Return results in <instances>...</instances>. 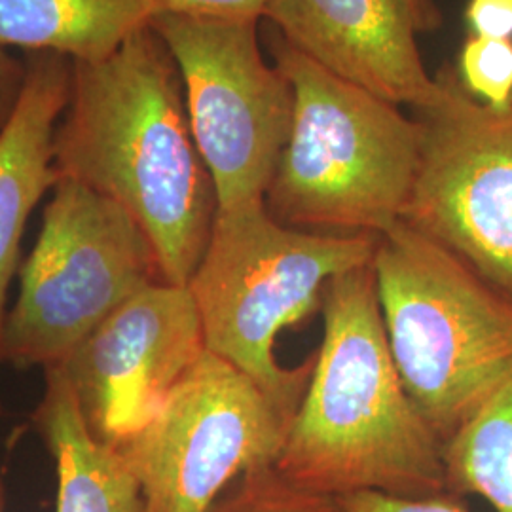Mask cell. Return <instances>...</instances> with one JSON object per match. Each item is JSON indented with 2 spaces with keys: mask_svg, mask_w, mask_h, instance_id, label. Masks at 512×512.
<instances>
[{
  "mask_svg": "<svg viewBox=\"0 0 512 512\" xmlns=\"http://www.w3.org/2000/svg\"><path fill=\"white\" fill-rule=\"evenodd\" d=\"M442 459L450 494L512 512V378L444 442Z\"/></svg>",
  "mask_w": 512,
  "mask_h": 512,
  "instance_id": "cell-15",
  "label": "cell"
},
{
  "mask_svg": "<svg viewBox=\"0 0 512 512\" xmlns=\"http://www.w3.org/2000/svg\"><path fill=\"white\" fill-rule=\"evenodd\" d=\"M275 65L294 93L293 124L266 207L313 232L382 236L399 224L421 162V126L399 105L329 73L272 40Z\"/></svg>",
  "mask_w": 512,
  "mask_h": 512,
  "instance_id": "cell-3",
  "label": "cell"
},
{
  "mask_svg": "<svg viewBox=\"0 0 512 512\" xmlns=\"http://www.w3.org/2000/svg\"><path fill=\"white\" fill-rule=\"evenodd\" d=\"M321 310L323 342L275 471L327 497L450 494L444 442L408 395L387 344L372 264L332 279Z\"/></svg>",
  "mask_w": 512,
  "mask_h": 512,
  "instance_id": "cell-2",
  "label": "cell"
},
{
  "mask_svg": "<svg viewBox=\"0 0 512 512\" xmlns=\"http://www.w3.org/2000/svg\"><path fill=\"white\" fill-rule=\"evenodd\" d=\"M162 279L154 251L128 213L59 177L42 228L19 268V294L0 330V361L50 370L112 311Z\"/></svg>",
  "mask_w": 512,
  "mask_h": 512,
  "instance_id": "cell-6",
  "label": "cell"
},
{
  "mask_svg": "<svg viewBox=\"0 0 512 512\" xmlns=\"http://www.w3.org/2000/svg\"><path fill=\"white\" fill-rule=\"evenodd\" d=\"M404 387L442 442L512 378V300L401 220L372 258Z\"/></svg>",
  "mask_w": 512,
  "mask_h": 512,
  "instance_id": "cell-5",
  "label": "cell"
},
{
  "mask_svg": "<svg viewBox=\"0 0 512 512\" xmlns=\"http://www.w3.org/2000/svg\"><path fill=\"white\" fill-rule=\"evenodd\" d=\"M334 512H469L458 501V495L440 494L429 497L385 494V492H353L334 497Z\"/></svg>",
  "mask_w": 512,
  "mask_h": 512,
  "instance_id": "cell-18",
  "label": "cell"
},
{
  "mask_svg": "<svg viewBox=\"0 0 512 512\" xmlns=\"http://www.w3.org/2000/svg\"><path fill=\"white\" fill-rule=\"evenodd\" d=\"M258 21L160 14L148 23L181 74L219 209L266 202L293 124V86L260 54Z\"/></svg>",
  "mask_w": 512,
  "mask_h": 512,
  "instance_id": "cell-7",
  "label": "cell"
},
{
  "mask_svg": "<svg viewBox=\"0 0 512 512\" xmlns=\"http://www.w3.org/2000/svg\"><path fill=\"white\" fill-rule=\"evenodd\" d=\"M395 4L416 33H431L442 25V12L437 0H395Z\"/></svg>",
  "mask_w": 512,
  "mask_h": 512,
  "instance_id": "cell-22",
  "label": "cell"
},
{
  "mask_svg": "<svg viewBox=\"0 0 512 512\" xmlns=\"http://www.w3.org/2000/svg\"><path fill=\"white\" fill-rule=\"evenodd\" d=\"M416 109L421 162L403 220L512 300V105L494 109L442 71Z\"/></svg>",
  "mask_w": 512,
  "mask_h": 512,
  "instance_id": "cell-9",
  "label": "cell"
},
{
  "mask_svg": "<svg viewBox=\"0 0 512 512\" xmlns=\"http://www.w3.org/2000/svg\"><path fill=\"white\" fill-rule=\"evenodd\" d=\"M205 351L190 289L158 279L112 311L55 368L88 433L118 448L152 418Z\"/></svg>",
  "mask_w": 512,
  "mask_h": 512,
  "instance_id": "cell-10",
  "label": "cell"
},
{
  "mask_svg": "<svg viewBox=\"0 0 512 512\" xmlns=\"http://www.w3.org/2000/svg\"><path fill=\"white\" fill-rule=\"evenodd\" d=\"M287 423L247 374L205 351L116 450L145 512H211L232 482L274 467Z\"/></svg>",
  "mask_w": 512,
  "mask_h": 512,
  "instance_id": "cell-8",
  "label": "cell"
},
{
  "mask_svg": "<svg viewBox=\"0 0 512 512\" xmlns=\"http://www.w3.org/2000/svg\"><path fill=\"white\" fill-rule=\"evenodd\" d=\"M150 16L175 14L190 18L262 19L268 0H145ZM150 18V19H152Z\"/></svg>",
  "mask_w": 512,
  "mask_h": 512,
  "instance_id": "cell-19",
  "label": "cell"
},
{
  "mask_svg": "<svg viewBox=\"0 0 512 512\" xmlns=\"http://www.w3.org/2000/svg\"><path fill=\"white\" fill-rule=\"evenodd\" d=\"M150 18L145 0H0V48L101 61Z\"/></svg>",
  "mask_w": 512,
  "mask_h": 512,
  "instance_id": "cell-14",
  "label": "cell"
},
{
  "mask_svg": "<svg viewBox=\"0 0 512 512\" xmlns=\"http://www.w3.org/2000/svg\"><path fill=\"white\" fill-rule=\"evenodd\" d=\"M211 512H334V497L304 490L275 467H264L241 476Z\"/></svg>",
  "mask_w": 512,
  "mask_h": 512,
  "instance_id": "cell-16",
  "label": "cell"
},
{
  "mask_svg": "<svg viewBox=\"0 0 512 512\" xmlns=\"http://www.w3.org/2000/svg\"><path fill=\"white\" fill-rule=\"evenodd\" d=\"M459 82L478 101L507 109L512 105V38L469 37L459 54Z\"/></svg>",
  "mask_w": 512,
  "mask_h": 512,
  "instance_id": "cell-17",
  "label": "cell"
},
{
  "mask_svg": "<svg viewBox=\"0 0 512 512\" xmlns=\"http://www.w3.org/2000/svg\"><path fill=\"white\" fill-rule=\"evenodd\" d=\"M0 507H2V492H0Z\"/></svg>",
  "mask_w": 512,
  "mask_h": 512,
  "instance_id": "cell-23",
  "label": "cell"
},
{
  "mask_svg": "<svg viewBox=\"0 0 512 512\" xmlns=\"http://www.w3.org/2000/svg\"><path fill=\"white\" fill-rule=\"evenodd\" d=\"M378 236L330 234L275 220L266 202L219 209L188 289L205 348L247 374L291 420L310 378L275 357L279 334L321 308L330 281L372 264Z\"/></svg>",
  "mask_w": 512,
  "mask_h": 512,
  "instance_id": "cell-4",
  "label": "cell"
},
{
  "mask_svg": "<svg viewBox=\"0 0 512 512\" xmlns=\"http://www.w3.org/2000/svg\"><path fill=\"white\" fill-rule=\"evenodd\" d=\"M465 19L471 37L512 38V0H469Z\"/></svg>",
  "mask_w": 512,
  "mask_h": 512,
  "instance_id": "cell-20",
  "label": "cell"
},
{
  "mask_svg": "<svg viewBox=\"0 0 512 512\" xmlns=\"http://www.w3.org/2000/svg\"><path fill=\"white\" fill-rule=\"evenodd\" d=\"M27 63H21L16 57L0 48V128L10 120L16 110L19 95L25 84Z\"/></svg>",
  "mask_w": 512,
  "mask_h": 512,
  "instance_id": "cell-21",
  "label": "cell"
},
{
  "mask_svg": "<svg viewBox=\"0 0 512 512\" xmlns=\"http://www.w3.org/2000/svg\"><path fill=\"white\" fill-rule=\"evenodd\" d=\"M44 376L33 423L55 461V512H145L126 461L88 433L59 370H44Z\"/></svg>",
  "mask_w": 512,
  "mask_h": 512,
  "instance_id": "cell-13",
  "label": "cell"
},
{
  "mask_svg": "<svg viewBox=\"0 0 512 512\" xmlns=\"http://www.w3.org/2000/svg\"><path fill=\"white\" fill-rule=\"evenodd\" d=\"M54 167L57 177L120 205L147 236L162 279L188 285L219 202L190 129L181 74L150 25L101 61H73Z\"/></svg>",
  "mask_w": 512,
  "mask_h": 512,
  "instance_id": "cell-1",
  "label": "cell"
},
{
  "mask_svg": "<svg viewBox=\"0 0 512 512\" xmlns=\"http://www.w3.org/2000/svg\"><path fill=\"white\" fill-rule=\"evenodd\" d=\"M264 18L296 52L395 105L423 109L439 92L395 0H268Z\"/></svg>",
  "mask_w": 512,
  "mask_h": 512,
  "instance_id": "cell-11",
  "label": "cell"
},
{
  "mask_svg": "<svg viewBox=\"0 0 512 512\" xmlns=\"http://www.w3.org/2000/svg\"><path fill=\"white\" fill-rule=\"evenodd\" d=\"M71 73L67 57L35 55L27 63L16 110L0 128V330L27 220L59 179L54 135L69 101Z\"/></svg>",
  "mask_w": 512,
  "mask_h": 512,
  "instance_id": "cell-12",
  "label": "cell"
}]
</instances>
